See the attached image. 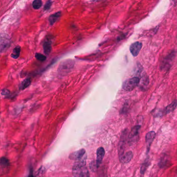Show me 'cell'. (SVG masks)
Segmentation results:
<instances>
[{"label": "cell", "mask_w": 177, "mask_h": 177, "mask_svg": "<svg viewBox=\"0 0 177 177\" xmlns=\"http://www.w3.org/2000/svg\"><path fill=\"white\" fill-rule=\"evenodd\" d=\"M177 102L176 101H174L173 102H172L171 104L168 105L167 107L164 110V113L165 114H168L169 113L172 112V111H174L175 109L177 107Z\"/></svg>", "instance_id": "obj_16"}, {"label": "cell", "mask_w": 177, "mask_h": 177, "mask_svg": "<svg viewBox=\"0 0 177 177\" xmlns=\"http://www.w3.org/2000/svg\"><path fill=\"white\" fill-rule=\"evenodd\" d=\"M42 5V2L40 0H35L32 3V6L35 9H39Z\"/></svg>", "instance_id": "obj_19"}, {"label": "cell", "mask_w": 177, "mask_h": 177, "mask_svg": "<svg viewBox=\"0 0 177 177\" xmlns=\"http://www.w3.org/2000/svg\"><path fill=\"white\" fill-rule=\"evenodd\" d=\"M87 156L75 160L72 168L73 177H90L88 169L86 166Z\"/></svg>", "instance_id": "obj_1"}, {"label": "cell", "mask_w": 177, "mask_h": 177, "mask_svg": "<svg viewBox=\"0 0 177 177\" xmlns=\"http://www.w3.org/2000/svg\"><path fill=\"white\" fill-rule=\"evenodd\" d=\"M61 15V12L59 11V12H57L54 14H52L51 15L49 16V22L51 25H53L54 24H55L58 21V20L60 18Z\"/></svg>", "instance_id": "obj_13"}, {"label": "cell", "mask_w": 177, "mask_h": 177, "mask_svg": "<svg viewBox=\"0 0 177 177\" xmlns=\"http://www.w3.org/2000/svg\"><path fill=\"white\" fill-rule=\"evenodd\" d=\"M169 163V159L168 156L164 155L162 156L161 159H159L158 163V166L161 168H163L166 167L168 166V164Z\"/></svg>", "instance_id": "obj_11"}, {"label": "cell", "mask_w": 177, "mask_h": 177, "mask_svg": "<svg viewBox=\"0 0 177 177\" xmlns=\"http://www.w3.org/2000/svg\"><path fill=\"white\" fill-rule=\"evenodd\" d=\"M142 47V44L139 42H136L132 43L130 46V51L132 56L136 57L139 54Z\"/></svg>", "instance_id": "obj_6"}, {"label": "cell", "mask_w": 177, "mask_h": 177, "mask_svg": "<svg viewBox=\"0 0 177 177\" xmlns=\"http://www.w3.org/2000/svg\"><path fill=\"white\" fill-rule=\"evenodd\" d=\"M141 126H135L132 129L128 135V143L130 145H134L138 141L139 138L140 131Z\"/></svg>", "instance_id": "obj_5"}, {"label": "cell", "mask_w": 177, "mask_h": 177, "mask_svg": "<svg viewBox=\"0 0 177 177\" xmlns=\"http://www.w3.org/2000/svg\"><path fill=\"white\" fill-rule=\"evenodd\" d=\"M1 94L3 96L8 97L10 95V91L7 89H3L1 92Z\"/></svg>", "instance_id": "obj_22"}, {"label": "cell", "mask_w": 177, "mask_h": 177, "mask_svg": "<svg viewBox=\"0 0 177 177\" xmlns=\"http://www.w3.org/2000/svg\"><path fill=\"white\" fill-rule=\"evenodd\" d=\"M28 177H34L33 174V170H32V168L30 169V174L28 176Z\"/></svg>", "instance_id": "obj_24"}, {"label": "cell", "mask_w": 177, "mask_h": 177, "mask_svg": "<svg viewBox=\"0 0 177 177\" xmlns=\"http://www.w3.org/2000/svg\"><path fill=\"white\" fill-rule=\"evenodd\" d=\"M43 49L44 53L48 55L51 53V41L46 40L43 44Z\"/></svg>", "instance_id": "obj_14"}, {"label": "cell", "mask_w": 177, "mask_h": 177, "mask_svg": "<svg viewBox=\"0 0 177 177\" xmlns=\"http://www.w3.org/2000/svg\"><path fill=\"white\" fill-rule=\"evenodd\" d=\"M155 132L153 131L149 132L145 136V141L147 143V152L148 153L150 149L151 145L155 137Z\"/></svg>", "instance_id": "obj_7"}, {"label": "cell", "mask_w": 177, "mask_h": 177, "mask_svg": "<svg viewBox=\"0 0 177 177\" xmlns=\"http://www.w3.org/2000/svg\"><path fill=\"white\" fill-rule=\"evenodd\" d=\"M105 154V149L102 147H100L97 149V151L96 165L97 168L100 166L102 163L103 158Z\"/></svg>", "instance_id": "obj_8"}, {"label": "cell", "mask_w": 177, "mask_h": 177, "mask_svg": "<svg viewBox=\"0 0 177 177\" xmlns=\"http://www.w3.org/2000/svg\"><path fill=\"white\" fill-rule=\"evenodd\" d=\"M9 161L7 158L5 157H2L1 158V167L2 170L7 169L9 166Z\"/></svg>", "instance_id": "obj_15"}, {"label": "cell", "mask_w": 177, "mask_h": 177, "mask_svg": "<svg viewBox=\"0 0 177 177\" xmlns=\"http://www.w3.org/2000/svg\"><path fill=\"white\" fill-rule=\"evenodd\" d=\"M133 157V153L132 151H128L126 152L123 156V157L121 159L120 161L123 164H127L132 160Z\"/></svg>", "instance_id": "obj_12"}, {"label": "cell", "mask_w": 177, "mask_h": 177, "mask_svg": "<svg viewBox=\"0 0 177 177\" xmlns=\"http://www.w3.org/2000/svg\"><path fill=\"white\" fill-rule=\"evenodd\" d=\"M149 165V163L148 161H146L143 164H142V166L141 167V174H144L145 172L146 171V170L148 168V166Z\"/></svg>", "instance_id": "obj_21"}, {"label": "cell", "mask_w": 177, "mask_h": 177, "mask_svg": "<svg viewBox=\"0 0 177 177\" xmlns=\"http://www.w3.org/2000/svg\"><path fill=\"white\" fill-rule=\"evenodd\" d=\"M20 51H21L20 47L19 46H16V47H15L13 51L11 54V57L14 59H17L20 56Z\"/></svg>", "instance_id": "obj_17"}, {"label": "cell", "mask_w": 177, "mask_h": 177, "mask_svg": "<svg viewBox=\"0 0 177 177\" xmlns=\"http://www.w3.org/2000/svg\"><path fill=\"white\" fill-rule=\"evenodd\" d=\"M140 83V78L138 77L129 78L124 82L123 89L126 91H130L134 90Z\"/></svg>", "instance_id": "obj_4"}, {"label": "cell", "mask_w": 177, "mask_h": 177, "mask_svg": "<svg viewBox=\"0 0 177 177\" xmlns=\"http://www.w3.org/2000/svg\"><path fill=\"white\" fill-rule=\"evenodd\" d=\"M86 156V151L84 149H80V150L76 152H74L72 153L71 154H70V158L74 159V160H76L78 159L83 158L84 157Z\"/></svg>", "instance_id": "obj_9"}, {"label": "cell", "mask_w": 177, "mask_h": 177, "mask_svg": "<svg viewBox=\"0 0 177 177\" xmlns=\"http://www.w3.org/2000/svg\"><path fill=\"white\" fill-rule=\"evenodd\" d=\"M128 135L127 129H125L122 132L119 144H118V156H119L120 161H121L122 158L123 157L125 154L126 153L125 152V150L126 143L128 139Z\"/></svg>", "instance_id": "obj_3"}, {"label": "cell", "mask_w": 177, "mask_h": 177, "mask_svg": "<svg viewBox=\"0 0 177 177\" xmlns=\"http://www.w3.org/2000/svg\"><path fill=\"white\" fill-rule=\"evenodd\" d=\"M10 40L8 37H6L5 35H4V36L2 35L1 36V51H3V50L5 49L6 48H7L9 45H10Z\"/></svg>", "instance_id": "obj_10"}, {"label": "cell", "mask_w": 177, "mask_h": 177, "mask_svg": "<svg viewBox=\"0 0 177 177\" xmlns=\"http://www.w3.org/2000/svg\"><path fill=\"white\" fill-rule=\"evenodd\" d=\"M51 5H52V2L51 1H47L44 6V10L47 11V10L49 9L51 7Z\"/></svg>", "instance_id": "obj_23"}, {"label": "cell", "mask_w": 177, "mask_h": 177, "mask_svg": "<svg viewBox=\"0 0 177 177\" xmlns=\"http://www.w3.org/2000/svg\"><path fill=\"white\" fill-rule=\"evenodd\" d=\"M75 64V62L72 59H68L62 62L58 69V75L62 78L67 75L73 70Z\"/></svg>", "instance_id": "obj_2"}, {"label": "cell", "mask_w": 177, "mask_h": 177, "mask_svg": "<svg viewBox=\"0 0 177 177\" xmlns=\"http://www.w3.org/2000/svg\"><path fill=\"white\" fill-rule=\"evenodd\" d=\"M31 83V80L30 78H27L26 80H24V81H22V83L20 84V86H19V89L20 90H24V89L27 88L30 85Z\"/></svg>", "instance_id": "obj_18"}, {"label": "cell", "mask_w": 177, "mask_h": 177, "mask_svg": "<svg viewBox=\"0 0 177 177\" xmlns=\"http://www.w3.org/2000/svg\"><path fill=\"white\" fill-rule=\"evenodd\" d=\"M35 57L36 59L40 61H44L46 60V57L41 53H36Z\"/></svg>", "instance_id": "obj_20"}]
</instances>
